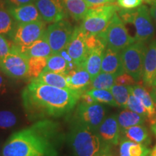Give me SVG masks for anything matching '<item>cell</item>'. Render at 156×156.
<instances>
[{
  "instance_id": "cell-8",
  "label": "cell",
  "mask_w": 156,
  "mask_h": 156,
  "mask_svg": "<svg viewBox=\"0 0 156 156\" xmlns=\"http://www.w3.org/2000/svg\"><path fill=\"white\" fill-rule=\"evenodd\" d=\"M107 47L121 52L122 51L136 41L134 37L130 36L125 26V23L119 16L117 12L104 31Z\"/></svg>"
},
{
  "instance_id": "cell-31",
  "label": "cell",
  "mask_w": 156,
  "mask_h": 156,
  "mask_svg": "<svg viewBox=\"0 0 156 156\" xmlns=\"http://www.w3.org/2000/svg\"><path fill=\"white\" fill-rule=\"evenodd\" d=\"M98 103H105L114 107H119L110 90L90 89L86 91Z\"/></svg>"
},
{
  "instance_id": "cell-32",
  "label": "cell",
  "mask_w": 156,
  "mask_h": 156,
  "mask_svg": "<svg viewBox=\"0 0 156 156\" xmlns=\"http://www.w3.org/2000/svg\"><path fill=\"white\" fill-rule=\"evenodd\" d=\"M48 57H32L28 59L29 77L36 79L44 71L47 64Z\"/></svg>"
},
{
  "instance_id": "cell-33",
  "label": "cell",
  "mask_w": 156,
  "mask_h": 156,
  "mask_svg": "<svg viewBox=\"0 0 156 156\" xmlns=\"http://www.w3.org/2000/svg\"><path fill=\"white\" fill-rule=\"evenodd\" d=\"M127 108L132 111V112L136 113V114L141 115L142 116H143L146 119H147V113L145 108L142 105V103L140 101V99L138 98H136L135 95L132 94L131 92H130L129 97Z\"/></svg>"
},
{
  "instance_id": "cell-25",
  "label": "cell",
  "mask_w": 156,
  "mask_h": 156,
  "mask_svg": "<svg viewBox=\"0 0 156 156\" xmlns=\"http://www.w3.org/2000/svg\"><path fill=\"white\" fill-rule=\"evenodd\" d=\"M105 50L97 49L90 51L83 64V67L90 75L92 80L101 72V64Z\"/></svg>"
},
{
  "instance_id": "cell-12",
  "label": "cell",
  "mask_w": 156,
  "mask_h": 156,
  "mask_svg": "<svg viewBox=\"0 0 156 156\" xmlns=\"http://www.w3.org/2000/svg\"><path fill=\"white\" fill-rule=\"evenodd\" d=\"M85 34L82 31L80 27H75L73 36L68 43L66 49L72 58L76 67L83 66L89 54L86 41Z\"/></svg>"
},
{
  "instance_id": "cell-2",
  "label": "cell",
  "mask_w": 156,
  "mask_h": 156,
  "mask_svg": "<svg viewBox=\"0 0 156 156\" xmlns=\"http://www.w3.org/2000/svg\"><path fill=\"white\" fill-rule=\"evenodd\" d=\"M83 93L31 80L22 93L25 113L30 121L58 118L71 112Z\"/></svg>"
},
{
  "instance_id": "cell-23",
  "label": "cell",
  "mask_w": 156,
  "mask_h": 156,
  "mask_svg": "<svg viewBox=\"0 0 156 156\" xmlns=\"http://www.w3.org/2000/svg\"><path fill=\"white\" fill-rule=\"evenodd\" d=\"M151 150L147 145L136 143L124 138L120 142L119 156H148Z\"/></svg>"
},
{
  "instance_id": "cell-36",
  "label": "cell",
  "mask_w": 156,
  "mask_h": 156,
  "mask_svg": "<svg viewBox=\"0 0 156 156\" xmlns=\"http://www.w3.org/2000/svg\"><path fill=\"white\" fill-rule=\"evenodd\" d=\"M142 0H117L118 6L125 9H132L140 7L142 5Z\"/></svg>"
},
{
  "instance_id": "cell-27",
  "label": "cell",
  "mask_w": 156,
  "mask_h": 156,
  "mask_svg": "<svg viewBox=\"0 0 156 156\" xmlns=\"http://www.w3.org/2000/svg\"><path fill=\"white\" fill-rule=\"evenodd\" d=\"M64 7L67 12L74 20H83L90 7L85 0H64Z\"/></svg>"
},
{
  "instance_id": "cell-19",
  "label": "cell",
  "mask_w": 156,
  "mask_h": 156,
  "mask_svg": "<svg viewBox=\"0 0 156 156\" xmlns=\"http://www.w3.org/2000/svg\"><path fill=\"white\" fill-rule=\"evenodd\" d=\"M14 46L28 59L32 57H48L53 54L51 48L44 36L26 47H20L15 44Z\"/></svg>"
},
{
  "instance_id": "cell-14",
  "label": "cell",
  "mask_w": 156,
  "mask_h": 156,
  "mask_svg": "<svg viewBox=\"0 0 156 156\" xmlns=\"http://www.w3.org/2000/svg\"><path fill=\"white\" fill-rule=\"evenodd\" d=\"M65 77L69 88L82 93L88 90L92 80L90 75L83 66L76 67L70 70L66 74Z\"/></svg>"
},
{
  "instance_id": "cell-6",
  "label": "cell",
  "mask_w": 156,
  "mask_h": 156,
  "mask_svg": "<svg viewBox=\"0 0 156 156\" xmlns=\"http://www.w3.org/2000/svg\"><path fill=\"white\" fill-rule=\"evenodd\" d=\"M146 50L147 46L145 42L135 41L121 51L124 71L136 82L142 78Z\"/></svg>"
},
{
  "instance_id": "cell-1",
  "label": "cell",
  "mask_w": 156,
  "mask_h": 156,
  "mask_svg": "<svg viewBox=\"0 0 156 156\" xmlns=\"http://www.w3.org/2000/svg\"><path fill=\"white\" fill-rule=\"evenodd\" d=\"M66 139L59 123L38 120L12 134L3 146L2 155L57 156Z\"/></svg>"
},
{
  "instance_id": "cell-13",
  "label": "cell",
  "mask_w": 156,
  "mask_h": 156,
  "mask_svg": "<svg viewBox=\"0 0 156 156\" xmlns=\"http://www.w3.org/2000/svg\"><path fill=\"white\" fill-rule=\"evenodd\" d=\"M41 18L46 23H56L67 17V12L62 0H35Z\"/></svg>"
},
{
  "instance_id": "cell-17",
  "label": "cell",
  "mask_w": 156,
  "mask_h": 156,
  "mask_svg": "<svg viewBox=\"0 0 156 156\" xmlns=\"http://www.w3.org/2000/svg\"><path fill=\"white\" fill-rule=\"evenodd\" d=\"M156 78V40L150 44L146 50L144 61L142 81L148 87H152Z\"/></svg>"
},
{
  "instance_id": "cell-26",
  "label": "cell",
  "mask_w": 156,
  "mask_h": 156,
  "mask_svg": "<svg viewBox=\"0 0 156 156\" xmlns=\"http://www.w3.org/2000/svg\"><path fill=\"white\" fill-rule=\"evenodd\" d=\"M116 117L121 131L133 126L142 125L146 121V119L141 115L132 112L129 108L123 110L118 115H116Z\"/></svg>"
},
{
  "instance_id": "cell-4",
  "label": "cell",
  "mask_w": 156,
  "mask_h": 156,
  "mask_svg": "<svg viewBox=\"0 0 156 156\" xmlns=\"http://www.w3.org/2000/svg\"><path fill=\"white\" fill-rule=\"evenodd\" d=\"M117 13L124 23L133 25L136 41L146 42L154 36L155 25L147 6H140L132 9H119Z\"/></svg>"
},
{
  "instance_id": "cell-5",
  "label": "cell",
  "mask_w": 156,
  "mask_h": 156,
  "mask_svg": "<svg viewBox=\"0 0 156 156\" xmlns=\"http://www.w3.org/2000/svg\"><path fill=\"white\" fill-rule=\"evenodd\" d=\"M119 9L113 3L90 8L80 28L85 35L101 34L106 30L113 16Z\"/></svg>"
},
{
  "instance_id": "cell-3",
  "label": "cell",
  "mask_w": 156,
  "mask_h": 156,
  "mask_svg": "<svg viewBox=\"0 0 156 156\" xmlns=\"http://www.w3.org/2000/svg\"><path fill=\"white\" fill-rule=\"evenodd\" d=\"M75 156H110L111 145L98 132L75 122H71L67 136Z\"/></svg>"
},
{
  "instance_id": "cell-7",
  "label": "cell",
  "mask_w": 156,
  "mask_h": 156,
  "mask_svg": "<svg viewBox=\"0 0 156 156\" xmlns=\"http://www.w3.org/2000/svg\"><path fill=\"white\" fill-rule=\"evenodd\" d=\"M106 116V108L99 103L88 104L80 101L75 109L72 122L80 124L98 132L101 124Z\"/></svg>"
},
{
  "instance_id": "cell-28",
  "label": "cell",
  "mask_w": 156,
  "mask_h": 156,
  "mask_svg": "<svg viewBox=\"0 0 156 156\" xmlns=\"http://www.w3.org/2000/svg\"><path fill=\"white\" fill-rule=\"evenodd\" d=\"M34 80L39 83L51 85V86L59 87V88L69 89L65 75L62 74L51 73V72H43L38 78Z\"/></svg>"
},
{
  "instance_id": "cell-48",
  "label": "cell",
  "mask_w": 156,
  "mask_h": 156,
  "mask_svg": "<svg viewBox=\"0 0 156 156\" xmlns=\"http://www.w3.org/2000/svg\"><path fill=\"white\" fill-rule=\"evenodd\" d=\"M62 1H64V0H62Z\"/></svg>"
},
{
  "instance_id": "cell-45",
  "label": "cell",
  "mask_w": 156,
  "mask_h": 156,
  "mask_svg": "<svg viewBox=\"0 0 156 156\" xmlns=\"http://www.w3.org/2000/svg\"><path fill=\"white\" fill-rule=\"evenodd\" d=\"M148 156H156V145L154 146L153 150H152V151H151V152H150V153H149V155H148Z\"/></svg>"
},
{
  "instance_id": "cell-29",
  "label": "cell",
  "mask_w": 156,
  "mask_h": 156,
  "mask_svg": "<svg viewBox=\"0 0 156 156\" xmlns=\"http://www.w3.org/2000/svg\"><path fill=\"white\" fill-rule=\"evenodd\" d=\"M116 77V76L112 74L101 72L91 80L90 89L110 90L111 87L115 84Z\"/></svg>"
},
{
  "instance_id": "cell-42",
  "label": "cell",
  "mask_w": 156,
  "mask_h": 156,
  "mask_svg": "<svg viewBox=\"0 0 156 156\" xmlns=\"http://www.w3.org/2000/svg\"><path fill=\"white\" fill-rule=\"evenodd\" d=\"M6 83L5 79L2 77V75L0 74V95H2L6 92Z\"/></svg>"
},
{
  "instance_id": "cell-30",
  "label": "cell",
  "mask_w": 156,
  "mask_h": 156,
  "mask_svg": "<svg viewBox=\"0 0 156 156\" xmlns=\"http://www.w3.org/2000/svg\"><path fill=\"white\" fill-rule=\"evenodd\" d=\"M110 91L112 92L118 106L123 108H127V103L130 95L129 86L114 84L111 87Z\"/></svg>"
},
{
  "instance_id": "cell-40",
  "label": "cell",
  "mask_w": 156,
  "mask_h": 156,
  "mask_svg": "<svg viewBox=\"0 0 156 156\" xmlns=\"http://www.w3.org/2000/svg\"><path fill=\"white\" fill-rule=\"evenodd\" d=\"M80 101L85 103H88V104H92V103L96 102V101L94 100V98L86 92H85L81 95L80 98Z\"/></svg>"
},
{
  "instance_id": "cell-46",
  "label": "cell",
  "mask_w": 156,
  "mask_h": 156,
  "mask_svg": "<svg viewBox=\"0 0 156 156\" xmlns=\"http://www.w3.org/2000/svg\"><path fill=\"white\" fill-rule=\"evenodd\" d=\"M153 86H156V78H155V80H154V82H153Z\"/></svg>"
},
{
  "instance_id": "cell-18",
  "label": "cell",
  "mask_w": 156,
  "mask_h": 156,
  "mask_svg": "<svg viewBox=\"0 0 156 156\" xmlns=\"http://www.w3.org/2000/svg\"><path fill=\"white\" fill-rule=\"evenodd\" d=\"M7 9L12 16L18 23H28L43 20L34 3L20 7H9Z\"/></svg>"
},
{
  "instance_id": "cell-37",
  "label": "cell",
  "mask_w": 156,
  "mask_h": 156,
  "mask_svg": "<svg viewBox=\"0 0 156 156\" xmlns=\"http://www.w3.org/2000/svg\"><path fill=\"white\" fill-rule=\"evenodd\" d=\"M12 43H9L6 37L0 34V58H3L10 52Z\"/></svg>"
},
{
  "instance_id": "cell-11",
  "label": "cell",
  "mask_w": 156,
  "mask_h": 156,
  "mask_svg": "<svg viewBox=\"0 0 156 156\" xmlns=\"http://www.w3.org/2000/svg\"><path fill=\"white\" fill-rule=\"evenodd\" d=\"M46 30L44 20L28 23H17L12 41L20 47H26L44 37Z\"/></svg>"
},
{
  "instance_id": "cell-24",
  "label": "cell",
  "mask_w": 156,
  "mask_h": 156,
  "mask_svg": "<svg viewBox=\"0 0 156 156\" xmlns=\"http://www.w3.org/2000/svg\"><path fill=\"white\" fill-rule=\"evenodd\" d=\"M72 69H73L69 62L61 54H56L48 56L47 64L43 72H51L66 75V74Z\"/></svg>"
},
{
  "instance_id": "cell-43",
  "label": "cell",
  "mask_w": 156,
  "mask_h": 156,
  "mask_svg": "<svg viewBox=\"0 0 156 156\" xmlns=\"http://www.w3.org/2000/svg\"><path fill=\"white\" fill-rule=\"evenodd\" d=\"M151 90V95L153 98V100L154 101V102L155 103V106H156V86H152Z\"/></svg>"
},
{
  "instance_id": "cell-9",
  "label": "cell",
  "mask_w": 156,
  "mask_h": 156,
  "mask_svg": "<svg viewBox=\"0 0 156 156\" xmlns=\"http://www.w3.org/2000/svg\"><path fill=\"white\" fill-rule=\"evenodd\" d=\"M0 71L14 79L29 77L28 58L12 45L10 52L0 58Z\"/></svg>"
},
{
  "instance_id": "cell-47",
  "label": "cell",
  "mask_w": 156,
  "mask_h": 156,
  "mask_svg": "<svg viewBox=\"0 0 156 156\" xmlns=\"http://www.w3.org/2000/svg\"><path fill=\"white\" fill-rule=\"evenodd\" d=\"M145 1H151V0H145Z\"/></svg>"
},
{
  "instance_id": "cell-35",
  "label": "cell",
  "mask_w": 156,
  "mask_h": 156,
  "mask_svg": "<svg viewBox=\"0 0 156 156\" xmlns=\"http://www.w3.org/2000/svg\"><path fill=\"white\" fill-rule=\"evenodd\" d=\"M136 81L127 73H124L119 76H117L115 80V84L124 86H132L136 85Z\"/></svg>"
},
{
  "instance_id": "cell-41",
  "label": "cell",
  "mask_w": 156,
  "mask_h": 156,
  "mask_svg": "<svg viewBox=\"0 0 156 156\" xmlns=\"http://www.w3.org/2000/svg\"><path fill=\"white\" fill-rule=\"evenodd\" d=\"M150 11H151V14L152 18H153L154 25H155L156 28V0H154L153 1Z\"/></svg>"
},
{
  "instance_id": "cell-39",
  "label": "cell",
  "mask_w": 156,
  "mask_h": 156,
  "mask_svg": "<svg viewBox=\"0 0 156 156\" xmlns=\"http://www.w3.org/2000/svg\"><path fill=\"white\" fill-rule=\"evenodd\" d=\"M90 8L100 7V6L108 5L114 2V0H85Z\"/></svg>"
},
{
  "instance_id": "cell-21",
  "label": "cell",
  "mask_w": 156,
  "mask_h": 156,
  "mask_svg": "<svg viewBox=\"0 0 156 156\" xmlns=\"http://www.w3.org/2000/svg\"><path fill=\"white\" fill-rule=\"evenodd\" d=\"M121 136L124 139L145 145H149L151 142L149 131L143 124L133 126L122 130L121 131Z\"/></svg>"
},
{
  "instance_id": "cell-15",
  "label": "cell",
  "mask_w": 156,
  "mask_h": 156,
  "mask_svg": "<svg viewBox=\"0 0 156 156\" xmlns=\"http://www.w3.org/2000/svg\"><path fill=\"white\" fill-rule=\"evenodd\" d=\"M98 133L104 141L110 145H118L120 141L121 129L116 115L105 118L98 129Z\"/></svg>"
},
{
  "instance_id": "cell-20",
  "label": "cell",
  "mask_w": 156,
  "mask_h": 156,
  "mask_svg": "<svg viewBox=\"0 0 156 156\" xmlns=\"http://www.w3.org/2000/svg\"><path fill=\"white\" fill-rule=\"evenodd\" d=\"M130 92L140 99L147 113V119L149 124L156 119V106L152 98L151 93L147 89L140 85L129 86Z\"/></svg>"
},
{
  "instance_id": "cell-16",
  "label": "cell",
  "mask_w": 156,
  "mask_h": 156,
  "mask_svg": "<svg viewBox=\"0 0 156 156\" xmlns=\"http://www.w3.org/2000/svg\"><path fill=\"white\" fill-rule=\"evenodd\" d=\"M101 72L119 76L125 73L121 57V52L106 47L103 56Z\"/></svg>"
},
{
  "instance_id": "cell-44",
  "label": "cell",
  "mask_w": 156,
  "mask_h": 156,
  "mask_svg": "<svg viewBox=\"0 0 156 156\" xmlns=\"http://www.w3.org/2000/svg\"><path fill=\"white\" fill-rule=\"evenodd\" d=\"M150 126H151V129L152 132H153L154 135L156 137V119L155 121H153V122H151L150 124Z\"/></svg>"
},
{
  "instance_id": "cell-38",
  "label": "cell",
  "mask_w": 156,
  "mask_h": 156,
  "mask_svg": "<svg viewBox=\"0 0 156 156\" xmlns=\"http://www.w3.org/2000/svg\"><path fill=\"white\" fill-rule=\"evenodd\" d=\"M6 6L9 7H20L28 4L34 3L35 0H4Z\"/></svg>"
},
{
  "instance_id": "cell-10",
  "label": "cell",
  "mask_w": 156,
  "mask_h": 156,
  "mask_svg": "<svg viewBox=\"0 0 156 156\" xmlns=\"http://www.w3.org/2000/svg\"><path fill=\"white\" fill-rule=\"evenodd\" d=\"M75 28L66 20L52 23L46 28L44 36L52 50L53 54H59L67 47L73 36Z\"/></svg>"
},
{
  "instance_id": "cell-22",
  "label": "cell",
  "mask_w": 156,
  "mask_h": 156,
  "mask_svg": "<svg viewBox=\"0 0 156 156\" xmlns=\"http://www.w3.org/2000/svg\"><path fill=\"white\" fill-rule=\"evenodd\" d=\"M17 23L9 12L5 1L0 0V34L12 39Z\"/></svg>"
},
{
  "instance_id": "cell-34",
  "label": "cell",
  "mask_w": 156,
  "mask_h": 156,
  "mask_svg": "<svg viewBox=\"0 0 156 156\" xmlns=\"http://www.w3.org/2000/svg\"><path fill=\"white\" fill-rule=\"evenodd\" d=\"M17 123V117L10 111L0 110V129H7L14 126Z\"/></svg>"
}]
</instances>
